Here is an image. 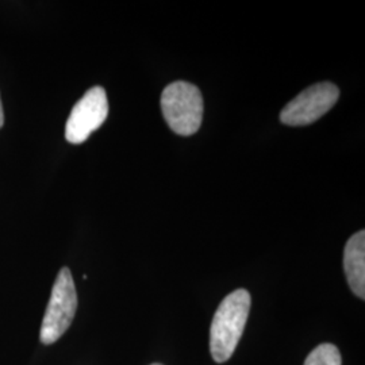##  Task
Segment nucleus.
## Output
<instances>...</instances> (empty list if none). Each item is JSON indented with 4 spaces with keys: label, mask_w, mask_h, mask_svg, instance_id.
<instances>
[{
    "label": "nucleus",
    "mask_w": 365,
    "mask_h": 365,
    "mask_svg": "<svg viewBox=\"0 0 365 365\" xmlns=\"http://www.w3.org/2000/svg\"><path fill=\"white\" fill-rule=\"evenodd\" d=\"M250 294L240 288L222 300L210 329V351L217 363L227 361L242 337L250 312Z\"/></svg>",
    "instance_id": "1"
},
{
    "label": "nucleus",
    "mask_w": 365,
    "mask_h": 365,
    "mask_svg": "<svg viewBox=\"0 0 365 365\" xmlns=\"http://www.w3.org/2000/svg\"><path fill=\"white\" fill-rule=\"evenodd\" d=\"M78 310V292L69 268H61L52 288V295L42 319L39 339L54 344L71 327Z\"/></svg>",
    "instance_id": "3"
},
{
    "label": "nucleus",
    "mask_w": 365,
    "mask_h": 365,
    "mask_svg": "<svg viewBox=\"0 0 365 365\" xmlns=\"http://www.w3.org/2000/svg\"><path fill=\"white\" fill-rule=\"evenodd\" d=\"M4 125V111H3V105H1V96H0V129Z\"/></svg>",
    "instance_id": "8"
},
{
    "label": "nucleus",
    "mask_w": 365,
    "mask_h": 365,
    "mask_svg": "<svg viewBox=\"0 0 365 365\" xmlns=\"http://www.w3.org/2000/svg\"><path fill=\"white\" fill-rule=\"evenodd\" d=\"M344 269L353 294L365 298V232L353 235L344 250Z\"/></svg>",
    "instance_id": "6"
},
{
    "label": "nucleus",
    "mask_w": 365,
    "mask_h": 365,
    "mask_svg": "<svg viewBox=\"0 0 365 365\" xmlns=\"http://www.w3.org/2000/svg\"><path fill=\"white\" fill-rule=\"evenodd\" d=\"M339 87L333 83H318L300 92L280 113V120L288 126H307L324 117L337 103Z\"/></svg>",
    "instance_id": "4"
},
{
    "label": "nucleus",
    "mask_w": 365,
    "mask_h": 365,
    "mask_svg": "<svg viewBox=\"0 0 365 365\" xmlns=\"http://www.w3.org/2000/svg\"><path fill=\"white\" fill-rule=\"evenodd\" d=\"M108 117V101L103 87H92L73 106L66 120V138L71 144H83Z\"/></svg>",
    "instance_id": "5"
},
{
    "label": "nucleus",
    "mask_w": 365,
    "mask_h": 365,
    "mask_svg": "<svg viewBox=\"0 0 365 365\" xmlns=\"http://www.w3.org/2000/svg\"><path fill=\"white\" fill-rule=\"evenodd\" d=\"M203 96L199 88L187 81H175L164 88L161 110L168 126L179 135H192L203 119Z\"/></svg>",
    "instance_id": "2"
},
{
    "label": "nucleus",
    "mask_w": 365,
    "mask_h": 365,
    "mask_svg": "<svg viewBox=\"0 0 365 365\" xmlns=\"http://www.w3.org/2000/svg\"><path fill=\"white\" fill-rule=\"evenodd\" d=\"M341 353L333 344H322L310 353L304 365H341Z\"/></svg>",
    "instance_id": "7"
},
{
    "label": "nucleus",
    "mask_w": 365,
    "mask_h": 365,
    "mask_svg": "<svg viewBox=\"0 0 365 365\" xmlns=\"http://www.w3.org/2000/svg\"><path fill=\"white\" fill-rule=\"evenodd\" d=\"M152 365H163V364H157V363H156V364H152Z\"/></svg>",
    "instance_id": "9"
}]
</instances>
